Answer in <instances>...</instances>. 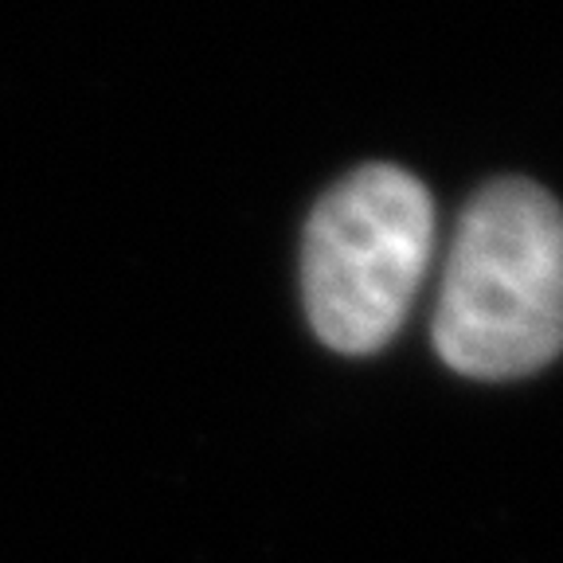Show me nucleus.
<instances>
[{
  "mask_svg": "<svg viewBox=\"0 0 563 563\" xmlns=\"http://www.w3.org/2000/svg\"><path fill=\"white\" fill-rule=\"evenodd\" d=\"M434 349L462 376H532L563 352V211L497 180L466 203L442 274Z\"/></svg>",
  "mask_w": 563,
  "mask_h": 563,
  "instance_id": "f257e3e1",
  "label": "nucleus"
},
{
  "mask_svg": "<svg viewBox=\"0 0 563 563\" xmlns=\"http://www.w3.org/2000/svg\"><path fill=\"white\" fill-rule=\"evenodd\" d=\"M434 203L411 173L368 165L321 196L306 223L301 294L329 349L368 356L404 325L431 271Z\"/></svg>",
  "mask_w": 563,
  "mask_h": 563,
  "instance_id": "f03ea898",
  "label": "nucleus"
}]
</instances>
